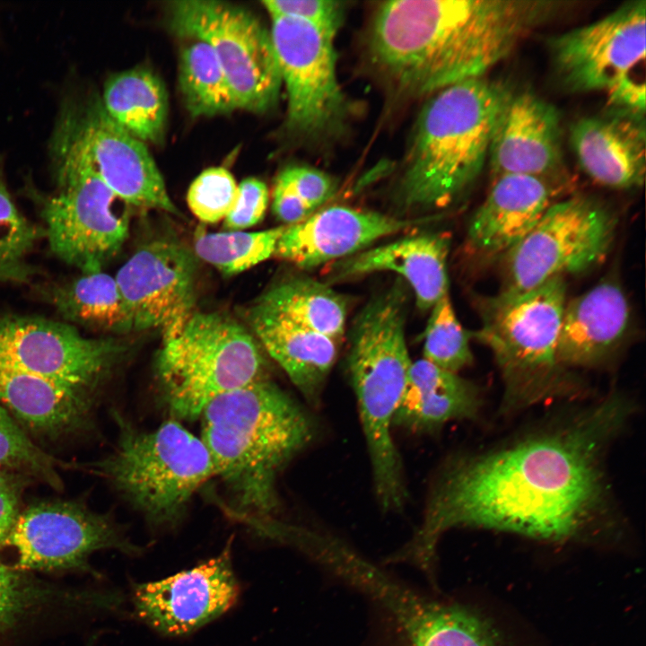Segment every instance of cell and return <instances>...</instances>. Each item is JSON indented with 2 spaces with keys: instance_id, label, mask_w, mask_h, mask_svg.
I'll list each match as a JSON object with an SVG mask.
<instances>
[{
  "instance_id": "9c48e42d",
  "label": "cell",
  "mask_w": 646,
  "mask_h": 646,
  "mask_svg": "<svg viewBox=\"0 0 646 646\" xmlns=\"http://www.w3.org/2000/svg\"><path fill=\"white\" fill-rule=\"evenodd\" d=\"M168 10L177 36L198 38L212 48L238 109L273 108L283 86L280 71L270 31L252 13L216 0L173 1Z\"/></svg>"
},
{
  "instance_id": "f35d334b",
  "label": "cell",
  "mask_w": 646,
  "mask_h": 646,
  "mask_svg": "<svg viewBox=\"0 0 646 646\" xmlns=\"http://www.w3.org/2000/svg\"><path fill=\"white\" fill-rule=\"evenodd\" d=\"M275 183L290 190L313 212L327 202L337 188L336 180L328 174L302 165L285 168Z\"/></svg>"
},
{
  "instance_id": "f546056e",
  "label": "cell",
  "mask_w": 646,
  "mask_h": 646,
  "mask_svg": "<svg viewBox=\"0 0 646 646\" xmlns=\"http://www.w3.org/2000/svg\"><path fill=\"white\" fill-rule=\"evenodd\" d=\"M410 646H503L488 622L467 608L420 600L401 615Z\"/></svg>"
},
{
  "instance_id": "d6986e66",
  "label": "cell",
  "mask_w": 646,
  "mask_h": 646,
  "mask_svg": "<svg viewBox=\"0 0 646 646\" xmlns=\"http://www.w3.org/2000/svg\"><path fill=\"white\" fill-rule=\"evenodd\" d=\"M427 221L331 205L299 223L284 226L274 256L301 269H312L351 257L383 237Z\"/></svg>"
},
{
  "instance_id": "44dd1931",
  "label": "cell",
  "mask_w": 646,
  "mask_h": 646,
  "mask_svg": "<svg viewBox=\"0 0 646 646\" xmlns=\"http://www.w3.org/2000/svg\"><path fill=\"white\" fill-rule=\"evenodd\" d=\"M96 397L0 363V406L29 435L58 441L85 432Z\"/></svg>"
},
{
  "instance_id": "d6a6232c",
  "label": "cell",
  "mask_w": 646,
  "mask_h": 646,
  "mask_svg": "<svg viewBox=\"0 0 646 646\" xmlns=\"http://www.w3.org/2000/svg\"><path fill=\"white\" fill-rule=\"evenodd\" d=\"M284 226L261 231L199 234L194 254L224 275H236L274 256Z\"/></svg>"
},
{
  "instance_id": "277c9868",
  "label": "cell",
  "mask_w": 646,
  "mask_h": 646,
  "mask_svg": "<svg viewBox=\"0 0 646 646\" xmlns=\"http://www.w3.org/2000/svg\"><path fill=\"white\" fill-rule=\"evenodd\" d=\"M510 93L503 84L481 77L431 95L416 118L397 184L402 208L445 206L477 179Z\"/></svg>"
},
{
  "instance_id": "d590c367",
  "label": "cell",
  "mask_w": 646,
  "mask_h": 646,
  "mask_svg": "<svg viewBox=\"0 0 646 646\" xmlns=\"http://www.w3.org/2000/svg\"><path fill=\"white\" fill-rule=\"evenodd\" d=\"M423 359L454 373L472 363L469 336L457 319L449 293L431 309L424 331Z\"/></svg>"
},
{
  "instance_id": "30bf717a",
  "label": "cell",
  "mask_w": 646,
  "mask_h": 646,
  "mask_svg": "<svg viewBox=\"0 0 646 646\" xmlns=\"http://www.w3.org/2000/svg\"><path fill=\"white\" fill-rule=\"evenodd\" d=\"M616 221L583 196L555 201L534 228L502 258L499 295L512 296L600 263L614 241Z\"/></svg>"
},
{
  "instance_id": "e0dca14e",
  "label": "cell",
  "mask_w": 646,
  "mask_h": 646,
  "mask_svg": "<svg viewBox=\"0 0 646 646\" xmlns=\"http://www.w3.org/2000/svg\"><path fill=\"white\" fill-rule=\"evenodd\" d=\"M230 541L217 556L189 570L136 585L133 601L138 617L159 633L179 636L227 611L239 595Z\"/></svg>"
},
{
  "instance_id": "5b68a950",
  "label": "cell",
  "mask_w": 646,
  "mask_h": 646,
  "mask_svg": "<svg viewBox=\"0 0 646 646\" xmlns=\"http://www.w3.org/2000/svg\"><path fill=\"white\" fill-rule=\"evenodd\" d=\"M114 417V450L83 467L106 480L151 525L179 523L195 493L214 476L202 439L171 418L144 431L119 414Z\"/></svg>"
},
{
  "instance_id": "ac0fdd59",
  "label": "cell",
  "mask_w": 646,
  "mask_h": 646,
  "mask_svg": "<svg viewBox=\"0 0 646 646\" xmlns=\"http://www.w3.org/2000/svg\"><path fill=\"white\" fill-rule=\"evenodd\" d=\"M487 162L492 180L504 175L554 180L563 165L556 109L532 92H511L498 116Z\"/></svg>"
},
{
  "instance_id": "83f0119b",
  "label": "cell",
  "mask_w": 646,
  "mask_h": 646,
  "mask_svg": "<svg viewBox=\"0 0 646 646\" xmlns=\"http://www.w3.org/2000/svg\"><path fill=\"white\" fill-rule=\"evenodd\" d=\"M102 106L119 127L143 143H159L164 135L168 98L162 80L135 67L109 78Z\"/></svg>"
},
{
  "instance_id": "4316f807",
  "label": "cell",
  "mask_w": 646,
  "mask_h": 646,
  "mask_svg": "<svg viewBox=\"0 0 646 646\" xmlns=\"http://www.w3.org/2000/svg\"><path fill=\"white\" fill-rule=\"evenodd\" d=\"M116 594L64 589L0 562V635L52 610L115 608Z\"/></svg>"
},
{
  "instance_id": "8992f818",
  "label": "cell",
  "mask_w": 646,
  "mask_h": 646,
  "mask_svg": "<svg viewBox=\"0 0 646 646\" xmlns=\"http://www.w3.org/2000/svg\"><path fill=\"white\" fill-rule=\"evenodd\" d=\"M154 373L162 402L179 422L196 420L215 398L267 378L262 347L246 327L197 311L162 338Z\"/></svg>"
},
{
  "instance_id": "6da1fadb",
  "label": "cell",
  "mask_w": 646,
  "mask_h": 646,
  "mask_svg": "<svg viewBox=\"0 0 646 646\" xmlns=\"http://www.w3.org/2000/svg\"><path fill=\"white\" fill-rule=\"evenodd\" d=\"M629 412L612 395L568 423L458 460L440 477L396 559L430 571L440 537L454 528L551 540L581 533L609 510L603 452Z\"/></svg>"
},
{
  "instance_id": "5bb4252c",
  "label": "cell",
  "mask_w": 646,
  "mask_h": 646,
  "mask_svg": "<svg viewBox=\"0 0 646 646\" xmlns=\"http://www.w3.org/2000/svg\"><path fill=\"white\" fill-rule=\"evenodd\" d=\"M57 165L58 193L42 207L49 247L83 274L102 271L127 238V204L90 169Z\"/></svg>"
},
{
  "instance_id": "7402d4cb",
  "label": "cell",
  "mask_w": 646,
  "mask_h": 646,
  "mask_svg": "<svg viewBox=\"0 0 646 646\" xmlns=\"http://www.w3.org/2000/svg\"><path fill=\"white\" fill-rule=\"evenodd\" d=\"M555 180L504 175L492 180L489 193L467 230L469 248L483 258L502 257L517 245L556 201Z\"/></svg>"
},
{
  "instance_id": "1f68e13d",
  "label": "cell",
  "mask_w": 646,
  "mask_h": 646,
  "mask_svg": "<svg viewBox=\"0 0 646 646\" xmlns=\"http://www.w3.org/2000/svg\"><path fill=\"white\" fill-rule=\"evenodd\" d=\"M179 58V90L193 117L231 112L237 102L212 48L203 39L182 37Z\"/></svg>"
},
{
  "instance_id": "60d3db41",
  "label": "cell",
  "mask_w": 646,
  "mask_h": 646,
  "mask_svg": "<svg viewBox=\"0 0 646 646\" xmlns=\"http://www.w3.org/2000/svg\"><path fill=\"white\" fill-rule=\"evenodd\" d=\"M30 477L0 469V546L11 531L21 510L22 498Z\"/></svg>"
},
{
  "instance_id": "603a6c76",
  "label": "cell",
  "mask_w": 646,
  "mask_h": 646,
  "mask_svg": "<svg viewBox=\"0 0 646 646\" xmlns=\"http://www.w3.org/2000/svg\"><path fill=\"white\" fill-rule=\"evenodd\" d=\"M449 238L423 232L363 249L334 263L330 282L388 271L397 273L412 289L419 310L427 311L449 293Z\"/></svg>"
},
{
  "instance_id": "4dcf8cb0",
  "label": "cell",
  "mask_w": 646,
  "mask_h": 646,
  "mask_svg": "<svg viewBox=\"0 0 646 646\" xmlns=\"http://www.w3.org/2000/svg\"><path fill=\"white\" fill-rule=\"evenodd\" d=\"M57 312L67 321L112 333L131 331L115 277L103 271L53 286L48 292Z\"/></svg>"
},
{
  "instance_id": "e575fe53",
  "label": "cell",
  "mask_w": 646,
  "mask_h": 646,
  "mask_svg": "<svg viewBox=\"0 0 646 646\" xmlns=\"http://www.w3.org/2000/svg\"><path fill=\"white\" fill-rule=\"evenodd\" d=\"M59 461L45 452L0 406V469L21 474L62 490Z\"/></svg>"
},
{
  "instance_id": "484cf974",
  "label": "cell",
  "mask_w": 646,
  "mask_h": 646,
  "mask_svg": "<svg viewBox=\"0 0 646 646\" xmlns=\"http://www.w3.org/2000/svg\"><path fill=\"white\" fill-rule=\"evenodd\" d=\"M480 405L472 382L422 358L412 362L393 427L436 431L453 420L475 418Z\"/></svg>"
},
{
  "instance_id": "ffe728a7",
  "label": "cell",
  "mask_w": 646,
  "mask_h": 646,
  "mask_svg": "<svg viewBox=\"0 0 646 646\" xmlns=\"http://www.w3.org/2000/svg\"><path fill=\"white\" fill-rule=\"evenodd\" d=\"M570 139L581 168L598 184L615 189L642 186L645 115L609 108L577 120Z\"/></svg>"
},
{
  "instance_id": "74e56055",
  "label": "cell",
  "mask_w": 646,
  "mask_h": 646,
  "mask_svg": "<svg viewBox=\"0 0 646 646\" xmlns=\"http://www.w3.org/2000/svg\"><path fill=\"white\" fill-rule=\"evenodd\" d=\"M271 17H291L307 22L336 37L345 7L333 0H266L262 2Z\"/></svg>"
},
{
  "instance_id": "b9f144b4",
  "label": "cell",
  "mask_w": 646,
  "mask_h": 646,
  "mask_svg": "<svg viewBox=\"0 0 646 646\" xmlns=\"http://www.w3.org/2000/svg\"><path fill=\"white\" fill-rule=\"evenodd\" d=\"M273 212L285 226L299 223L314 212L286 188L275 183L273 192Z\"/></svg>"
},
{
  "instance_id": "cb8c5ba5",
  "label": "cell",
  "mask_w": 646,
  "mask_h": 646,
  "mask_svg": "<svg viewBox=\"0 0 646 646\" xmlns=\"http://www.w3.org/2000/svg\"><path fill=\"white\" fill-rule=\"evenodd\" d=\"M626 295L615 280H604L566 302L557 344L564 367H589L607 359L630 325Z\"/></svg>"
},
{
  "instance_id": "2e32d148",
  "label": "cell",
  "mask_w": 646,
  "mask_h": 646,
  "mask_svg": "<svg viewBox=\"0 0 646 646\" xmlns=\"http://www.w3.org/2000/svg\"><path fill=\"white\" fill-rule=\"evenodd\" d=\"M194 252L169 239L139 248L115 277L131 330L176 333L195 311L196 260Z\"/></svg>"
},
{
  "instance_id": "52a82bcc",
  "label": "cell",
  "mask_w": 646,
  "mask_h": 646,
  "mask_svg": "<svg viewBox=\"0 0 646 646\" xmlns=\"http://www.w3.org/2000/svg\"><path fill=\"white\" fill-rule=\"evenodd\" d=\"M566 281L554 277L512 296L487 302L476 337L493 352L504 380V406L518 409L574 388L557 360Z\"/></svg>"
},
{
  "instance_id": "3957f363",
  "label": "cell",
  "mask_w": 646,
  "mask_h": 646,
  "mask_svg": "<svg viewBox=\"0 0 646 646\" xmlns=\"http://www.w3.org/2000/svg\"><path fill=\"white\" fill-rule=\"evenodd\" d=\"M200 417V438L234 513L269 519L279 506L280 473L314 438L310 416L266 378L215 398Z\"/></svg>"
},
{
  "instance_id": "7a4b0ae2",
  "label": "cell",
  "mask_w": 646,
  "mask_h": 646,
  "mask_svg": "<svg viewBox=\"0 0 646 646\" xmlns=\"http://www.w3.org/2000/svg\"><path fill=\"white\" fill-rule=\"evenodd\" d=\"M566 5L554 0L387 1L371 23L369 55L400 92L432 95L484 77Z\"/></svg>"
},
{
  "instance_id": "8fae6325",
  "label": "cell",
  "mask_w": 646,
  "mask_h": 646,
  "mask_svg": "<svg viewBox=\"0 0 646 646\" xmlns=\"http://www.w3.org/2000/svg\"><path fill=\"white\" fill-rule=\"evenodd\" d=\"M54 152L57 163L92 170L127 205L180 216L145 144L111 119L101 102L65 109Z\"/></svg>"
},
{
  "instance_id": "ab89813d",
  "label": "cell",
  "mask_w": 646,
  "mask_h": 646,
  "mask_svg": "<svg viewBox=\"0 0 646 646\" xmlns=\"http://www.w3.org/2000/svg\"><path fill=\"white\" fill-rule=\"evenodd\" d=\"M269 201L265 182L256 178L243 179L238 185L235 205L223 220L226 231H240L258 223L266 214Z\"/></svg>"
},
{
  "instance_id": "f1b7e54d",
  "label": "cell",
  "mask_w": 646,
  "mask_h": 646,
  "mask_svg": "<svg viewBox=\"0 0 646 646\" xmlns=\"http://www.w3.org/2000/svg\"><path fill=\"white\" fill-rule=\"evenodd\" d=\"M255 305L337 341L345 333L347 318L345 297L309 276H294L277 283Z\"/></svg>"
},
{
  "instance_id": "ba28073f",
  "label": "cell",
  "mask_w": 646,
  "mask_h": 646,
  "mask_svg": "<svg viewBox=\"0 0 646 646\" xmlns=\"http://www.w3.org/2000/svg\"><path fill=\"white\" fill-rule=\"evenodd\" d=\"M646 1L633 0L601 19L552 37L548 49L560 83L600 92L611 109L645 115Z\"/></svg>"
},
{
  "instance_id": "d4e9b609",
  "label": "cell",
  "mask_w": 646,
  "mask_h": 646,
  "mask_svg": "<svg viewBox=\"0 0 646 646\" xmlns=\"http://www.w3.org/2000/svg\"><path fill=\"white\" fill-rule=\"evenodd\" d=\"M249 321L267 354L304 398L316 406L339 350V341L254 305Z\"/></svg>"
},
{
  "instance_id": "9a60e30c",
  "label": "cell",
  "mask_w": 646,
  "mask_h": 646,
  "mask_svg": "<svg viewBox=\"0 0 646 646\" xmlns=\"http://www.w3.org/2000/svg\"><path fill=\"white\" fill-rule=\"evenodd\" d=\"M125 344L89 338L71 324L39 317L0 315V363L92 396L122 362Z\"/></svg>"
},
{
  "instance_id": "4fadbf2b",
  "label": "cell",
  "mask_w": 646,
  "mask_h": 646,
  "mask_svg": "<svg viewBox=\"0 0 646 646\" xmlns=\"http://www.w3.org/2000/svg\"><path fill=\"white\" fill-rule=\"evenodd\" d=\"M103 549L137 553L121 526L84 503L50 500L21 510L0 546V562L24 572H85L90 556Z\"/></svg>"
},
{
  "instance_id": "8d00e7d4",
  "label": "cell",
  "mask_w": 646,
  "mask_h": 646,
  "mask_svg": "<svg viewBox=\"0 0 646 646\" xmlns=\"http://www.w3.org/2000/svg\"><path fill=\"white\" fill-rule=\"evenodd\" d=\"M237 196L238 184L231 173L223 167H211L192 181L187 202L199 221L216 223L232 210Z\"/></svg>"
},
{
  "instance_id": "836d02e7",
  "label": "cell",
  "mask_w": 646,
  "mask_h": 646,
  "mask_svg": "<svg viewBox=\"0 0 646 646\" xmlns=\"http://www.w3.org/2000/svg\"><path fill=\"white\" fill-rule=\"evenodd\" d=\"M44 231L14 205L0 171V282H23L33 274L29 253Z\"/></svg>"
},
{
  "instance_id": "7c38bea8",
  "label": "cell",
  "mask_w": 646,
  "mask_h": 646,
  "mask_svg": "<svg viewBox=\"0 0 646 646\" xmlns=\"http://www.w3.org/2000/svg\"><path fill=\"white\" fill-rule=\"evenodd\" d=\"M271 19L287 93V129L309 144L336 138L345 131L350 108L337 78L335 37L295 18Z\"/></svg>"
}]
</instances>
